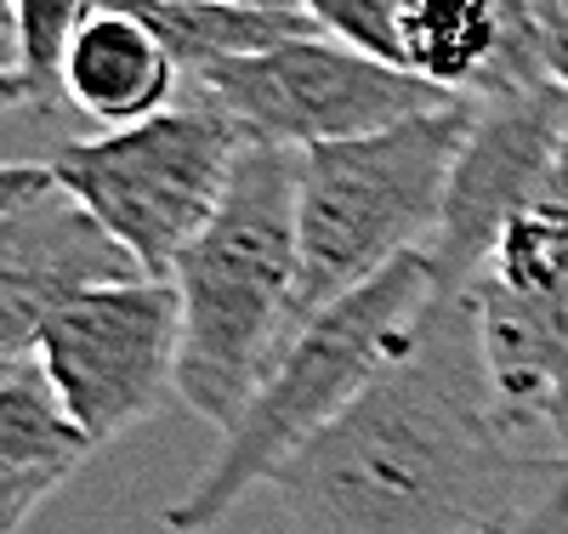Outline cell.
<instances>
[{
    "instance_id": "cell-16",
    "label": "cell",
    "mask_w": 568,
    "mask_h": 534,
    "mask_svg": "<svg viewBox=\"0 0 568 534\" xmlns=\"http://www.w3.org/2000/svg\"><path fill=\"white\" fill-rule=\"evenodd\" d=\"M535 18H540V40H546V74L568 91V12L535 0Z\"/></svg>"
},
{
    "instance_id": "cell-9",
    "label": "cell",
    "mask_w": 568,
    "mask_h": 534,
    "mask_svg": "<svg viewBox=\"0 0 568 534\" xmlns=\"http://www.w3.org/2000/svg\"><path fill=\"white\" fill-rule=\"evenodd\" d=\"M149 279L69 188H45L0 222V359L29 364L40 330L85 290Z\"/></svg>"
},
{
    "instance_id": "cell-1",
    "label": "cell",
    "mask_w": 568,
    "mask_h": 534,
    "mask_svg": "<svg viewBox=\"0 0 568 534\" xmlns=\"http://www.w3.org/2000/svg\"><path fill=\"white\" fill-rule=\"evenodd\" d=\"M557 477L506 444L471 308L438 290L415 347L267 490L296 534H495Z\"/></svg>"
},
{
    "instance_id": "cell-6",
    "label": "cell",
    "mask_w": 568,
    "mask_h": 534,
    "mask_svg": "<svg viewBox=\"0 0 568 534\" xmlns=\"http://www.w3.org/2000/svg\"><path fill=\"white\" fill-rule=\"evenodd\" d=\"M187 103L211 109L240 142L262 149H324L353 142L449 109L455 97L433 91L426 80L387 69L329 34L284 40L256 58H227L187 74Z\"/></svg>"
},
{
    "instance_id": "cell-20",
    "label": "cell",
    "mask_w": 568,
    "mask_h": 534,
    "mask_svg": "<svg viewBox=\"0 0 568 534\" xmlns=\"http://www.w3.org/2000/svg\"><path fill=\"white\" fill-rule=\"evenodd\" d=\"M222 7H262V12H302V0H222Z\"/></svg>"
},
{
    "instance_id": "cell-21",
    "label": "cell",
    "mask_w": 568,
    "mask_h": 534,
    "mask_svg": "<svg viewBox=\"0 0 568 534\" xmlns=\"http://www.w3.org/2000/svg\"><path fill=\"white\" fill-rule=\"evenodd\" d=\"M29 364H34V359H29ZM18 370H23V364H7V359H0V381H7V375H18Z\"/></svg>"
},
{
    "instance_id": "cell-7",
    "label": "cell",
    "mask_w": 568,
    "mask_h": 534,
    "mask_svg": "<svg viewBox=\"0 0 568 534\" xmlns=\"http://www.w3.org/2000/svg\"><path fill=\"white\" fill-rule=\"evenodd\" d=\"M34 364L91 450L149 421L182 370V302L171 279L85 290L40 330Z\"/></svg>"
},
{
    "instance_id": "cell-18",
    "label": "cell",
    "mask_w": 568,
    "mask_h": 534,
    "mask_svg": "<svg viewBox=\"0 0 568 534\" xmlns=\"http://www.w3.org/2000/svg\"><path fill=\"white\" fill-rule=\"evenodd\" d=\"M0 74H18V12L0 0Z\"/></svg>"
},
{
    "instance_id": "cell-15",
    "label": "cell",
    "mask_w": 568,
    "mask_h": 534,
    "mask_svg": "<svg viewBox=\"0 0 568 534\" xmlns=\"http://www.w3.org/2000/svg\"><path fill=\"white\" fill-rule=\"evenodd\" d=\"M495 534H568V472L551 483V490L529 506V512H517L506 528H495Z\"/></svg>"
},
{
    "instance_id": "cell-14",
    "label": "cell",
    "mask_w": 568,
    "mask_h": 534,
    "mask_svg": "<svg viewBox=\"0 0 568 534\" xmlns=\"http://www.w3.org/2000/svg\"><path fill=\"white\" fill-rule=\"evenodd\" d=\"M58 177L45 160H0V222H7L12 211H23L34 193H45Z\"/></svg>"
},
{
    "instance_id": "cell-17",
    "label": "cell",
    "mask_w": 568,
    "mask_h": 534,
    "mask_svg": "<svg viewBox=\"0 0 568 534\" xmlns=\"http://www.w3.org/2000/svg\"><path fill=\"white\" fill-rule=\"evenodd\" d=\"M52 495L45 483H23V490H0V534H18L34 512H40V501Z\"/></svg>"
},
{
    "instance_id": "cell-10",
    "label": "cell",
    "mask_w": 568,
    "mask_h": 534,
    "mask_svg": "<svg viewBox=\"0 0 568 534\" xmlns=\"http://www.w3.org/2000/svg\"><path fill=\"white\" fill-rule=\"evenodd\" d=\"M182 63L165 52V40L142 23L136 12L103 0L74 40V52L63 63V103L103 120L109 131L160 120L182 103Z\"/></svg>"
},
{
    "instance_id": "cell-3",
    "label": "cell",
    "mask_w": 568,
    "mask_h": 534,
    "mask_svg": "<svg viewBox=\"0 0 568 534\" xmlns=\"http://www.w3.org/2000/svg\"><path fill=\"white\" fill-rule=\"evenodd\" d=\"M433 302H438V268L420 251L375 273L318 319H307L267 370V381L256 386L245 415L233 421V432H222L205 472L187 483V495H176L160 512V523L171 534H205L256 483H273L284 461L324 439L415 347Z\"/></svg>"
},
{
    "instance_id": "cell-13",
    "label": "cell",
    "mask_w": 568,
    "mask_h": 534,
    "mask_svg": "<svg viewBox=\"0 0 568 534\" xmlns=\"http://www.w3.org/2000/svg\"><path fill=\"white\" fill-rule=\"evenodd\" d=\"M302 12L353 52L404 69V40H409V0H302ZM409 74V69H404Z\"/></svg>"
},
{
    "instance_id": "cell-19",
    "label": "cell",
    "mask_w": 568,
    "mask_h": 534,
    "mask_svg": "<svg viewBox=\"0 0 568 534\" xmlns=\"http://www.w3.org/2000/svg\"><path fill=\"white\" fill-rule=\"evenodd\" d=\"M18 109H34V103H29V85H23L18 74H0V120L18 114Z\"/></svg>"
},
{
    "instance_id": "cell-22",
    "label": "cell",
    "mask_w": 568,
    "mask_h": 534,
    "mask_svg": "<svg viewBox=\"0 0 568 534\" xmlns=\"http://www.w3.org/2000/svg\"><path fill=\"white\" fill-rule=\"evenodd\" d=\"M540 7H557V12H568V0H540Z\"/></svg>"
},
{
    "instance_id": "cell-4",
    "label": "cell",
    "mask_w": 568,
    "mask_h": 534,
    "mask_svg": "<svg viewBox=\"0 0 568 534\" xmlns=\"http://www.w3.org/2000/svg\"><path fill=\"white\" fill-rule=\"evenodd\" d=\"M478 103H449L393 131L324 142L302 154L296 182V330L353 296L358 284L420 256L444 222L449 177Z\"/></svg>"
},
{
    "instance_id": "cell-11",
    "label": "cell",
    "mask_w": 568,
    "mask_h": 534,
    "mask_svg": "<svg viewBox=\"0 0 568 534\" xmlns=\"http://www.w3.org/2000/svg\"><path fill=\"white\" fill-rule=\"evenodd\" d=\"M85 455L91 444L63 415L40 364H23L18 375L0 381V490H23V483L58 490L63 477H74Z\"/></svg>"
},
{
    "instance_id": "cell-5",
    "label": "cell",
    "mask_w": 568,
    "mask_h": 534,
    "mask_svg": "<svg viewBox=\"0 0 568 534\" xmlns=\"http://www.w3.org/2000/svg\"><path fill=\"white\" fill-rule=\"evenodd\" d=\"M245 142L211 109L182 103L160 120L80 137L45 160L74 200L98 216L149 279H171L182 251L216 216Z\"/></svg>"
},
{
    "instance_id": "cell-12",
    "label": "cell",
    "mask_w": 568,
    "mask_h": 534,
    "mask_svg": "<svg viewBox=\"0 0 568 534\" xmlns=\"http://www.w3.org/2000/svg\"><path fill=\"white\" fill-rule=\"evenodd\" d=\"M103 0H12L18 12V80L29 85L34 109L63 103V63L80 29L98 18Z\"/></svg>"
},
{
    "instance_id": "cell-8",
    "label": "cell",
    "mask_w": 568,
    "mask_h": 534,
    "mask_svg": "<svg viewBox=\"0 0 568 534\" xmlns=\"http://www.w3.org/2000/svg\"><path fill=\"white\" fill-rule=\"evenodd\" d=\"M562 149H568V91L557 80L478 103V120H471V137L449 177L444 222L426 245L444 296L478 279L500 233L540 205Z\"/></svg>"
},
{
    "instance_id": "cell-2",
    "label": "cell",
    "mask_w": 568,
    "mask_h": 534,
    "mask_svg": "<svg viewBox=\"0 0 568 534\" xmlns=\"http://www.w3.org/2000/svg\"><path fill=\"white\" fill-rule=\"evenodd\" d=\"M296 149L245 142L216 216L171 273L182 302L176 399L216 432H233L296 335Z\"/></svg>"
}]
</instances>
